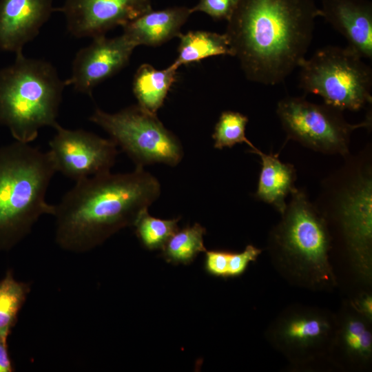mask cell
<instances>
[{
  "label": "cell",
  "instance_id": "cell-1",
  "mask_svg": "<svg viewBox=\"0 0 372 372\" xmlns=\"http://www.w3.org/2000/svg\"><path fill=\"white\" fill-rule=\"evenodd\" d=\"M319 17L314 0H239L225 34L246 78L274 85L305 59Z\"/></svg>",
  "mask_w": 372,
  "mask_h": 372
},
{
  "label": "cell",
  "instance_id": "cell-2",
  "mask_svg": "<svg viewBox=\"0 0 372 372\" xmlns=\"http://www.w3.org/2000/svg\"><path fill=\"white\" fill-rule=\"evenodd\" d=\"M160 194L159 181L143 166L79 180L55 205V241L68 251H89L133 226Z\"/></svg>",
  "mask_w": 372,
  "mask_h": 372
},
{
  "label": "cell",
  "instance_id": "cell-3",
  "mask_svg": "<svg viewBox=\"0 0 372 372\" xmlns=\"http://www.w3.org/2000/svg\"><path fill=\"white\" fill-rule=\"evenodd\" d=\"M330 234H335L358 277L372 276V145L344 156L320 183L316 203Z\"/></svg>",
  "mask_w": 372,
  "mask_h": 372
},
{
  "label": "cell",
  "instance_id": "cell-4",
  "mask_svg": "<svg viewBox=\"0 0 372 372\" xmlns=\"http://www.w3.org/2000/svg\"><path fill=\"white\" fill-rule=\"evenodd\" d=\"M56 172L49 151L18 141L0 147V249L24 238L43 215H54L45 196Z\"/></svg>",
  "mask_w": 372,
  "mask_h": 372
},
{
  "label": "cell",
  "instance_id": "cell-5",
  "mask_svg": "<svg viewBox=\"0 0 372 372\" xmlns=\"http://www.w3.org/2000/svg\"><path fill=\"white\" fill-rule=\"evenodd\" d=\"M268 247L277 263L300 284L313 289L335 285L329 262L332 239L327 223L303 188L291 194Z\"/></svg>",
  "mask_w": 372,
  "mask_h": 372
},
{
  "label": "cell",
  "instance_id": "cell-6",
  "mask_svg": "<svg viewBox=\"0 0 372 372\" xmlns=\"http://www.w3.org/2000/svg\"><path fill=\"white\" fill-rule=\"evenodd\" d=\"M16 56L12 65L0 70V124L16 141L30 143L40 129L58 123L65 83L50 62Z\"/></svg>",
  "mask_w": 372,
  "mask_h": 372
},
{
  "label": "cell",
  "instance_id": "cell-7",
  "mask_svg": "<svg viewBox=\"0 0 372 372\" xmlns=\"http://www.w3.org/2000/svg\"><path fill=\"white\" fill-rule=\"evenodd\" d=\"M298 68L300 87L327 105L359 111L372 103V69L347 46L319 48Z\"/></svg>",
  "mask_w": 372,
  "mask_h": 372
},
{
  "label": "cell",
  "instance_id": "cell-8",
  "mask_svg": "<svg viewBox=\"0 0 372 372\" xmlns=\"http://www.w3.org/2000/svg\"><path fill=\"white\" fill-rule=\"evenodd\" d=\"M342 112L324 103L316 104L298 96H286L276 107L287 141L293 140L318 152L344 157L350 153L351 136L355 130H371L372 115L371 110L364 121L351 124Z\"/></svg>",
  "mask_w": 372,
  "mask_h": 372
},
{
  "label": "cell",
  "instance_id": "cell-9",
  "mask_svg": "<svg viewBox=\"0 0 372 372\" xmlns=\"http://www.w3.org/2000/svg\"><path fill=\"white\" fill-rule=\"evenodd\" d=\"M89 119L103 128L136 166L154 163L176 166L183 158L178 138L165 128L156 114L138 105L116 113L96 108Z\"/></svg>",
  "mask_w": 372,
  "mask_h": 372
},
{
  "label": "cell",
  "instance_id": "cell-10",
  "mask_svg": "<svg viewBox=\"0 0 372 372\" xmlns=\"http://www.w3.org/2000/svg\"><path fill=\"white\" fill-rule=\"evenodd\" d=\"M337 318L318 308L286 310L271 326V342L293 362H307L331 351Z\"/></svg>",
  "mask_w": 372,
  "mask_h": 372
},
{
  "label": "cell",
  "instance_id": "cell-11",
  "mask_svg": "<svg viewBox=\"0 0 372 372\" xmlns=\"http://www.w3.org/2000/svg\"><path fill=\"white\" fill-rule=\"evenodd\" d=\"M48 150L56 172L77 181L109 172L118 154L117 145L110 139L82 129L70 130L57 123Z\"/></svg>",
  "mask_w": 372,
  "mask_h": 372
},
{
  "label": "cell",
  "instance_id": "cell-12",
  "mask_svg": "<svg viewBox=\"0 0 372 372\" xmlns=\"http://www.w3.org/2000/svg\"><path fill=\"white\" fill-rule=\"evenodd\" d=\"M152 0H65L55 8L65 19L68 32L74 37L105 35L116 26L129 22L152 10Z\"/></svg>",
  "mask_w": 372,
  "mask_h": 372
},
{
  "label": "cell",
  "instance_id": "cell-13",
  "mask_svg": "<svg viewBox=\"0 0 372 372\" xmlns=\"http://www.w3.org/2000/svg\"><path fill=\"white\" fill-rule=\"evenodd\" d=\"M79 50L72 65V73L65 81L75 91L92 95L94 88L116 74L129 63L136 47L125 34L114 38L101 35Z\"/></svg>",
  "mask_w": 372,
  "mask_h": 372
},
{
  "label": "cell",
  "instance_id": "cell-14",
  "mask_svg": "<svg viewBox=\"0 0 372 372\" xmlns=\"http://www.w3.org/2000/svg\"><path fill=\"white\" fill-rule=\"evenodd\" d=\"M54 9L52 0H0V48L22 53Z\"/></svg>",
  "mask_w": 372,
  "mask_h": 372
},
{
  "label": "cell",
  "instance_id": "cell-15",
  "mask_svg": "<svg viewBox=\"0 0 372 372\" xmlns=\"http://www.w3.org/2000/svg\"><path fill=\"white\" fill-rule=\"evenodd\" d=\"M321 17L347 41L362 59H372V2L369 0H322Z\"/></svg>",
  "mask_w": 372,
  "mask_h": 372
},
{
  "label": "cell",
  "instance_id": "cell-16",
  "mask_svg": "<svg viewBox=\"0 0 372 372\" xmlns=\"http://www.w3.org/2000/svg\"><path fill=\"white\" fill-rule=\"evenodd\" d=\"M191 8L174 6L150 10L123 26V32L136 46H158L179 37L192 14Z\"/></svg>",
  "mask_w": 372,
  "mask_h": 372
},
{
  "label": "cell",
  "instance_id": "cell-17",
  "mask_svg": "<svg viewBox=\"0 0 372 372\" xmlns=\"http://www.w3.org/2000/svg\"><path fill=\"white\" fill-rule=\"evenodd\" d=\"M371 322L349 304L339 319L331 350L335 349L345 361L363 366L372 358Z\"/></svg>",
  "mask_w": 372,
  "mask_h": 372
},
{
  "label": "cell",
  "instance_id": "cell-18",
  "mask_svg": "<svg viewBox=\"0 0 372 372\" xmlns=\"http://www.w3.org/2000/svg\"><path fill=\"white\" fill-rule=\"evenodd\" d=\"M251 153L261 159V169L254 197L271 205L281 214L287 205V197L297 188L296 170L292 164L282 162L278 154L271 152L266 154L258 149Z\"/></svg>",
  "mask_w": 372,
  "mask_h": 372
},
{
  "label": "cell",
  "instance_id": "cell-19",
  "mask_svg": "<svg viewBox=\"0 0 372 372\" xmlns=\"http://www.w3.org/2000/svg\"><path fill=\"white\" fill-rule=\"evenodd\" d=\"M176 71L177 68L172 64L163 70H157L148 63L141 65L134 74L132 83L138 105L151 114H156L176 81Z\"/></svg>",
  "mask_w": 372,
  "mask_h": 372
},
{
  "label": "cell",
  "instance_id": "cell-20",
  "mask_svg": "<svg viewBox=\"0 0 372 372\" xmlns=\"http://www.w3.org/2000/svg\"><path fill=\"white\" fill-rule=\"evenodd\" d=\"M178 56L172 65L177 69L182 65L199 61L218 55L232 56L226 34L203 30L180 34Z\"/></svg>",
  "mask_w": 372,
  "mask_h": 372
},
{
  "label": "cell",
  "instance_id": "cell-21",
  "mask_svg": "<svg viewBox=\"0 0 372 372\" xmlns=\"http://www.w3.org/2000/svg\"><path fill=\"white\" fill-rule=\"evenodd\" d=\"M205 234V228L199 223L178 229L161 249V256L172 265H189L200 253L206 251Z\"/></svg>",
  "mask_w": 372,
  "mask_h": 372
},
{
  "label": "cell",
  "instance_id": "cell-22",
  "mask_svg": "<svg viewBox=\"0 0 372 372\" xmlns=\"http://www.w3.org/2000/svg\"><path fill=\"white\" fill-rule=\"evenodd\" d=\"M30 289V284L17 280L11 270L0 280V338L8 339Z\"/></svg>",
  "mask_w": 372,
  "mask_h": 372
},
{
  "label": "cell",
  "instance_id": "cell-23",
  "mask_svg": "<svg viewBox=\"0 0 372 372\" xmlns=\"http://www.w3.org/2000/svg\"><path fill=\"white\" fill-rule=\"evenodd\" d=\"M147 209L141 211L133 225L136 235L145 248L161 249L169 237L178 229L180 217L161 219L150 216Z\"/></svg>",
  "mask_w": 372,
  "mask_h": 372
},
{
  "label": "cell",
  "instance_id": "cell-24",
  "mask_svg": "<svg viewBox=\"0 0 372 372\" xmlns=\"http://www.w3.org/2000/svg\"><path fill=\"white\" fill-rule=\"evenodd\" d=\"M249 121L247 116L238 112L227 110L223 112L216 123L212 134L214 147L222 149L231 148L236 144L245 143L250 148V152L258 148L247 138L245 129Z\"/></svg>",
  "mask_w": 372,
  "mask_h": 372
},
{
  "label": "cell",
  "instance_id": "cell-25",
  "mask_svg": "<svg viewBox=\"0 0 372 372\" xmlns=\"http://www.w3.org/2000/svg\"><path fill=\"white\" fill-rule=\"evenodd\" d=\"M239 0H199L198 3L191 8L192 13L202 12L214 20H226L231 17Z\"/></svg>",
  "mask_w": 372,
  "mask_h": 372
},
{
  "label": "cell",
  "instance_id": "cell-26",
  "mask_svg": "<svg viewBox=\"0 0 372 372\" xmlns=\"http://www.w3.org/2000/svg\"><path fill=\"white\" fill-rule=\"evenodd\" d=\"M262 249L247 245L240 252L230 251L228 260V278H236L242 275L251 262L256 260Z\"/></svg>",
  "mask_w": 372,
  "mask_h": 372
},
{
  "label": "cell",
  "instance_id": "cell-27",
  "mask_svg": "<svg viewBox=\"0 0 372 372\" xmlns=\"http://www.w3.org/2000/svg\"><path fill=\"white\" fill-rule=\"evenodd\" d=\"M230 251L225 250H209L205 251L204 267L211 276L228 278V260Z\"/></svg>",
  "mask_w": 372,
  "mask_h": 372
},
{
  "label": "cell",
  "instance_id": "cell-28",
  "mask_svg": "<svg viewBox=\"0 0 372 372\" xmlns=\"http://www.w3.org/2000/svg\"><path fill=\"white\" fill-rule=\"evenodd\" d=\"M355 311L372 322V296L369 292H363L349 304Z\"/></svg>",
  "mask_w": 372,
  "mask_h": 372
},
{
  "label": "cell",
  "instance_id": "cell-29",
  "mask_svg": "<svg viewBox=\"0 0 372 372\" xmlns=\"http://www.w3.org/2000/svg\"><path fill=\"white\" fill-rule=\"evenodd\" d=\"M8 339L0 338V372L14 371L12 361L8 351Z\"/></svg>",
  "mask_w": 372,
  "mask_h": 372
}]
</instances>
